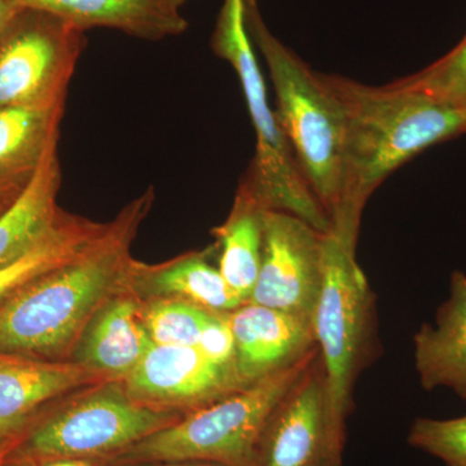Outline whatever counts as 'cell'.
<instances>
[{"label": "cell", "instance_id": "obj_1", "mask_svg": "<svg viewBox=\"0 0 466 466\" xmlns=\"http://www.w3.org/2000/svg\"><path fill=\"white\" fill-rule=\"evenodd\" d=\"M153 198L150 188L75 258L39 276L0 308V352L43 360L66 354L92 318L137 280L140 267L130 247Z\"/></svg>", "mask_w": 466, "mask_h": 466}, {"label": "cell", "instance_id": "obj_2", "mask_svg": "<svg viewBox=\"0 0 466 466\" xmlns=\"http://www.w3.org/2000/svg\"><path fill=\"white\" fill-rule=\"evenodd\" d=\"M348 118L345 189L332 220L360 226L377 187L420 153L466 133V108L435 100L400 82L370 87L324 76Z\"/></svg>", "mask_w": 466, "mask_h": 466}, {"label": "cell", "instance_id": "obj_3", "mask_svg": "<svg viewBox=\"0 0 466 466\" xmlns=\"http://www.w3.org/2000/svg\"><path fill=\"white\" fill-rule=\"evenodd\" d=\"M251 41L266 60L276 94V116L303 177L332 218L345 189L348 118L342 101L324 76L311 72L269 32L258 5H245Z\"/></svg>", "mask_w": 466, "mask_h": 466}, {"label": "cell", "instance_id": "obj_4", "mask_svg": "<svg viewBox=\"0 0 466 466\" xmlns=\"http://www.w3.org/2000/svg\"><path fill=\"white\" fill-rule=\"evenodd\" d=\"M211 45L240 79L256 130V156L244 183L267 210L289 213L319 232H329L330 218L309 189L278 116L268 106L265 79L248 30L245 0H225Z\"/></svg>", "mask_w": 466, "mask_h": 466}, {"label": "cell", "instance_id": "obj_5", "mask_svg": "<svg viewBox=\"0 0 466 466\" xmlns=\"http://www.w3.org/2000/svg\"><path fill=\"white\" fill-rule=\"evenodd\" d=\"M358 233L345 223H332L324 233L323 283L312 319L330 410L342 428L373 345L375 300L355 257Z\"/></svg>", "mask_w": 466, "mask_h": 466}, {"label": "cell", "instance_id": "obj_6", "mask_svg": "<svg viewBox=\"0 0 466 466\" xmlns=\"http://www.w3.org/2000/svg\"><path fill=\"white\" fill-rule=\"evenodd\" d=\"M318 350L296 366L198 408L186 419L148 435L128 447L124 458L144 464L208 461L226 466L253 465L267 420Z\"/></svg>", "mask_w": 466, "mask_h": 466}, {"label": "cell", "instance_id": "obj_7", "mask_svg": "<svg viewBox=\"0 0 466 466\" xmlns=\"http://www.w3.org/2000/svg\"><path fill=\"white\" fill-rule=\"evenodd\" d=\"M179 416L137 400L121 386L108 385L35 420L5 458L85 459L128 449L179 421Z\"/></svg>", "mask_w": 466, "mask_h": 466}, {"label": "cell", "instance_id": "obj_8", "mask_svg": "<svg viewBox=\"0 0 466 466\" xmlns=\"http://www.w3.org/2000/svg\"><path fill=\"white\" fill-rule=\"evenodd\" d=\"M84 33L47 12L17 8L0 32V108L66 104Z\"/></svg>", "mask_w": 466, "mask_h": 466}, {"label": "cell", "instance_id": "obj_9", "mask_svg": "<svg viewBox=\"0 0 466 466\" xmlns=\"http://www.w3.org/2000/svg\"><path fill=\"white\" fill-rule=\"evenodd\" d=\"M343 441L318 350L267 420L251 466H342Z\"/></svg>", "mask_w": 466, "mask_h": 466}, {"label": "cell", "instance_id": "obj_10", "mask_svg": "<svg viewBox=\"0 0 466 466\" xmlns=\"http://www.w3.org/2000/svg\"><path fill=\"white\" fill-rule=\"evenodd\" d=\"M262 263L249 302L312 325L323 283L324 233L289 213L266 210Z\"/></svg>", "mask_w": 466, "mask_h": 466}, {"label": "cell", "instance_id": "obj_11", "mask_svg": "<svg viewBox=\"0 0 466 466\" xmlns=\"http://www.w3.org/2000/svg\"><path fill=\"white\" fill-rule=\"evenodd\" d=\"M125 382L126 390L149 406L196 410L245 388L235 370L217 366L198 348L156 343Z\"/></svg>", "mask_w": 466, "mask_h": 466}, {"label": "cell", "instance_id": "obj_12", "mask_svg": "<svg viewBox=\"0 0 466 466\" xmlns=\"http://www.w3.org/2000/svg\"><path fill=\"white\" fill-rule=\"evenodd\" d=\"M106 380L82 361L64 363L0 352V451L7 455L45 404Z\"/></svg>", "mask_w": 466, "mask_h": 466}, {"label": "cell", "instance_id": "obj_13", "mask_svg": "<svg viewBox=\"0 0 466 466\" xmlns=\"http://www.w3.org/2000/svg\"><path fill=\"white\" fill-rule=\"evenodd\" d=\"M235 339V366L242 385L299 364L318 348L314 328L300 319L247 302L227 314Z\"/></svg>", "mask_w": 466, "mask_h": 466}, {"label": "cell", "instance_id": "obj_14", "mask_svg": "<svg viewBox=\"0 0 466 466\" xmlns=\"http://www.w3.org/2000/svg\"><path fill=\"white\" fill-rule=\"evenodd\" d=\"M17 8L47 12L81 30L109 27L158 41L186 32L188 24L170 0H8Z\"/></svg>", "mask_w": 466, "mask_h": 466}, {"label": "cell", "instance_id": "obj_15", "mask_svg": "<svg viewBox=\"0 0 466 466\" xmlns=\"http://www.w3.org/2000/svg\"><path fill=\"white\" fill-rule=\"evenodd\" d=\"M415 367L425 390L449 388L466 400V274L451 276L450 299L435 323L421 325L415 337Z\"/></svg>", "mask_w": 466, "mask_h": 466}, {"label": "cell", "instance_id": "obj_16", "mask_svg": "<svg viewBox=\"0 0 466 466\" xmlns=\"http://www.w3.org/2000/svg\"><path fill=\"white\" fill-rule=\"evenodd\" d=\"M64 104L0 108V198L17 200L57 146Z\"/></svg>", "mask_w": 466, "mask_h": 466}, {"label": "cell", "instance_id": "obj_17", "mask_svg": "<svg viewBox=\"0 0 466 466\" xmlns=\"http://www.w3.org/2000/svg\"><path fill=\"white\" fill-rule=\"evenodd\" d=\"M60 186L56 146L23 195L0 216V269L14 265L50 235L63 214L57 207Z\"/></svg>", "mask_w": 466, "mask_h": 466}, {"label": "cell", "instance_id": "obj_18", "mask_svg": "<svg viewBox=\"0 0 466 466\" xmlns=\"http://www.w3.org/2000/svg\"><path fill=\"white\" fill-rule=\"evenodd\" d=\"M152 345L137 299L116 297L92 323L82 363L108 380L126 379Z\"/></svg>", "mask_w": 466, "mask_h": 466}, {"label": "cell", "instance_id": "obj_19", "mask_svg": "<svg viewBox=\"0 0 466 466\" xmlns=\"http://www.w3.org/2000/svg\"><path fill=\"white\" fill-rule=\"evenodd\" d=\"M263 207L249 187L240 184L229 217L214 229L219 248V269L229 289L245 303L249 302L262 263Z\"/></svg>", "mask_w": 466, "mask_h": 466}, {"label": "cell", "instance_id": "obj_20", "mask_svg": "<svg viewBox=\"0 0 466 466\" xmlns=\"http://www.w3.org/2000/svg\"><path fill=\"white\" fill-rule=\"evenodd\" d=\"M106 226L63 211L56 226L41 244L14 265L0 269V308L39 276L75 258Z\"/></svg>", "mask_w": 466, "mask_h": 466}, {"label": "cell", "instance_id": "obj_21", "mask_svg": "<svg viewBox=\"0 0 466 466\" xmlns=\"http://www.w3.org/2000/svg\"><path fill=\"white\" fill-rule=\"evenodd\" d=\"M150 288L158 293L175 294L208 311L228 314L245 305L211 266L208 253H192L149 272Z\"/></svg>", "mask_w": 466, "mask_h": 466}, {"label": "cell", "instance_id": "obj_22", "mask_svg": "<svg viewBox=\"0 0 466 466\" xmlns=\"http://www.w3.org/2000/svg\"><path fill=\"white\" fill-rule=\"evenodd\" d=\"M208 314L195 303L170 299L150 305L143 311V319L156 345L196 348Z\"/></svg>", "mask_w": 466, "mask_h": 466}, {"label": "cell", "instance_id": "obj_23", "mask_svg": "<svg viewBox=\"0 0 466 466\" xmlns=\"http://www.w3.org/2000/svg\"><path fill=\"white\" fill-rule=\"evenodd\" d=\"M400 82L441 103L466 108V34L449 54Z\"/></svg>", "mask_w": 466, "mask_h": 466}, {"label": "cell", "instance_id": "obj_24", "mask_svg": "<svg viewBox=\"0 0 466 466\" xmlns=\"http://www.w3.org/2000/svg\"><path fill=\"white\" fill-rule=\"evenodd\" d=\"M408 443L446 466H466V415L449 420L419 417L410 426Z\"/></svg>", "mask_w": 466, "mask_h": 466}, {"label": "cell", "instance_id": "obj_25", "mask_svg": "<svg viewBox=\"0 0 466 466\" xmlns=\"http://www.w3.org/2000/svg\"><path fill=\"white\" fill-rule=\"evenodd\" d=\"M201 354L217 366L231 368L235 366V339L227 314H218L210 311L204 327H202L200 339L198 346ZM238 373V372H236Z\"/></svg>", "mask_w": 466, "mask_h": 466}, {"label": "cell", "instance_id": "obj_26", "mask_svg": "<svg viewBox=\"0 0 466 466\" xmlns=\"http://www.w3.org/2000/svg\"><path fill=\"white\" fill-rule=\"evenodd\" d=\"M16 11L17 7H15V5H12V3H9L8 0H0V32H2L3 27L5 26L9 18L14 16L15 12Z\"/></svg>", "mask_w": 466, "mask_h": 466}, {"label": "cell", "instance_id": "obj_27", "mask_svg": "<svg viewBox=\"0 0 466 466\" xmlns=\"http://www.w3.org/2000/svg\"><path fill=\"white\" fill-rule=\"evenodd\" d=\"M140 466H226L208 461H183V462H147Z\"/></svg>", "mask_w": 466, "mask_h": 466}, {"label": "cell", "instance_id": "obj_28", "mask_svg": "<svg viewBox=\"0 0 466 466\" xmlns=\"http://www.w3.org/2000/svg\"><path fill=\"white\" fill-rule=\"evenodd\" d=\"M16 200H5V198H0V216L5 213V210Z\"/></svg>", "mask_w": 466, "mask_h": 466}, {"label": "cell", "instance_id": "obj_29", "mask_svg": "<svg viewBox=\"0 0 466 466\" xmlns=\"http://www.w3.org/2000/svg\"><path fill=\"white\" fill-rule=\"evenodd\" d=\"M170 2L173 3L174 5H177V8H180L184 3L188 2V0H170Z\"/></svg>", "mask_w": 466, "mask_h": 466}, {"label": "cell", "instance_id": "obj_30", "mask_svg": "<svg viewBox=\"0 0 466 466\" xmlns=\"http://www.w3.org/2000/svg\"><path fill=\"white\" fill-rule=\"evenodd\" d=\"M257 5V0H245V5Z\"/></svg>", "mask_w": 466, "mask_h": 466}, {"label": "cell", "instance_id": "obj_31", "mask_svg": "<svg viewBox=\"0 0 466 466\" xmlns=\"http://www.w3.org/2000/svg\"><path fill=\"white\" fill-rule=\"evenodd\" d=\"M3 459H5V453L0 451V462H3Z\"/></svg>", "mask_w": 466, "mask_h": 466}, {"label": "cell", "instance_id": "obj_32", "mask_svg": "<svg viewBox=\"0 0 466 466\" xmlns=\"http://www.w3.org/2000/svg\"><path fill=\"white\" fill-rule=\"evenodd\" d=\"M0 466H2V462H0Z\"/></svg>", "mask_w": 466, "mask_h": 466}]
</instances>
